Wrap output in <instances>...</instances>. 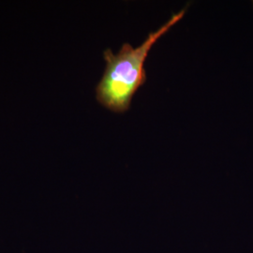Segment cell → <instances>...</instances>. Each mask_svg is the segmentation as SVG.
Instances as JSON below:
<instances>
[{"mask_svg":"<svg viewBox=\"0 0 253 253\" xmlns=\"http://www.w3.org/2000/svg\"><path fill=\"white\" fill-rule=\"evenodd\" d=\"M186 9L174 13L164 25L148 34L137 48L124 43L118 54L111 49L103 52L106 67L96 87V99L100 104L115 113H125L137 90L145 84V62L154 44L184 17Z\"/></svg>","mask_w":253,"mask_h":253,"instance_id":"cell-1","label":"cell"}]
</instances>
